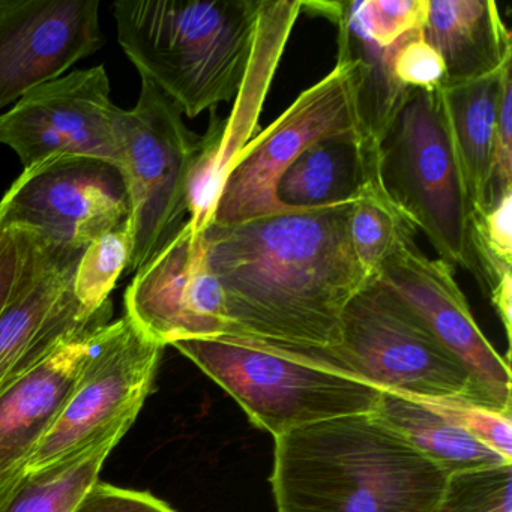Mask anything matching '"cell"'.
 <instances>
[{
	"mask_svg": "<svg viewBox=\"0 0 512 512\" xmlns=\"http://www.w3.org/2000/svg\"><path fill=\"white\" fill-rule=\"evenodd\" d=\"M359 82L358 62L338 56L325 79L302 92L274 124L250 140L224 181L212 223H239L289 211L278 202L275 188L296 158L326 137L359 134Z\"/></svg>",
	"mask_w": 512,
	"mask_h": 512,
	"instance_id": "ba28073f",
	"label": "cell"
},
{
	"mask_svg": "<svg viewBox=\"0 0 512 512\" xmlns=\"http://www.w3.org/2000/svg\"><path fill=\"white\" fill-rule=\"evenodd\" d=\"M131 259V236L127 223L104 233L88 245L77 263L74 295L85 310L98 313L112 305L113 290Z\"/></svg>",
	"mask_w": 512,
	"mask_h": 512,
	"instance_id": "d4e9b609",
	"label": "cell"
},
{
	"mask_svg": "<svg viewBox=\"0 0 512 512\" xmlns=\"http://www.w3.org/2000/svg\"><path fill=\"white\" fill-rule=\"evenodd\" d=\"M20 265V247L16 232L0 230V310L4 308Z\"/></svg>",
	"mask_w": 512,
	"mask_h": 512,
	"instance_id": "d6a6232c",
	"label": "cell"
},
{
	"mask_svg": "<svg viewBox=\"0 0 512 512\" xmlns=\"http://www.w3.org/2000/svg\"><path fill=\"white\" fill-rule=\"evenodd\" d=\"M350 242L356 259L371 278L401 242L415 238V227L389 200L380 182H368L353 203L349 221Z\"/></svg>",
	"mask_w": 512,
	"mask_h": 512,
	"instance_id": "cb8c5ba5",
	"label": "cell"
},
{
	"mask_svg": "<svg viewBox=\"0 0 512 512\" xmlns=\"http://www.w3.org/2000/svg\"><path fill=\"white\" fill-rule=\"evenodd\" d=\"M491 302L499 313L505 326L506 337L511 340L512 323V274L505 275L500 283L490 292Z\"/></svg>",
	"mask_w": 512,
	"mask_h": 512,
	"instance_id": "836d02e7",
	"label": "cell"
},
{
	"mask_svg": "<svg viewBox=\"0 0 512 512\" xmlns=\"http://www.w3.org/2000/svg\"><path fill=\"white\" fill-rule=\"evenodd\" d=\"M11 230L19 239L20 265L0 310V386L113 317V304L91 313L74 295L83 251L56 247L29 230Z\"/></svg>",
	"mask_w": 512,
	"mask_h": 512,
	"instance_id": "30bf717a",
	"label": "cell"
},
{
	"mask_svg": "<svg viewBox=\"0 0 512 512\" xmlns=\"http://www.w3.org/2000/svg\"><path fill=\"white\" fill-rule=\"evenodd\" d=\"M376 278L403 299L469 371L482 404L512 415L509 364L473 319L466 296L455 281L454 268L442 259L425 256L415 238H410L385 260Z\"/></svg>",
	"mask_w": 512,
	"mask_h": 512,
	"instance_id": "4fadbf2b",
	"label": "cell"
},
{
	"mask_svg": "<svg viewBox=\"0 0 512 512\" xmlns=\"http://www.w3.org/2000/svg\"><path fill=\"white\" fill-rule=\"evenodd\" d=\"M356 11L368 37L389 47L424 29L428 0H356Z\"/></svg>",
	"mask_w": 512,
	"mask_h": 512,
	"instance_id": "83f0119b",
	"label": "cell"
},
{
	"mask_svg": "<svg viewBox=\"0 0 512 512\" xmlns=\"http://www.w3.org/2000/svg\"><path fill=\"white\" fill-rule=\"evenodd\" d=\"M98 0H0V115L103 47Z\"/></svg>",
	"mask_w": 512,
	"mask_h": 512,
	"instance_id": "9a60e30c",
	"label": "cell"
},
{
	"mask_svg": "<svg viewBox=\"0 0 512 512\" xmlns=\"http://www.w3.org/2000/svg\"><path fill=\"white\" fill-rule=\"evenodd\" d=\"M353 203L203 230L223 290L227 335L299 349L337 343L344 310L373 280L350 242Z\"/></svg>",
	"mask_w": 512,
	"mask_h": 512,
	"instance_id": "6da1fadb",
	"label": "cell"
},
{
	"mask_svg": "<svg viewBox=\"0 0 512 512\" xmlns=\"http://www.w3.org/2000/svg\"><path fill=\"white\" fill-rule=\"evenodd\" d=\"M124 434L106 437L79 454L26 472L0 499V512H74L100 481L101 469Z\"/></svg>",
	"mask_w": 512,
	"mask_h": 512,
	"instance_id": "603a6c76",
	"label": "cell"
},
{
	"mask_svg": "<svg viewBox=\"0 0 512 512\" xmlns=\"http://www.w3.org/2000/svg\"><path fill=\"white\" fill-rule=\"evenodd\" d=\"M322 352L380 391L484 406L469 371L421 317L377 278L349 302L337 343Z\"/></svg>",
	"mask_w": 512,
	"mask_h": 512,
	"instance_id": "8992f818",
	"label": "cell"
},
{
	"mask_svg": "<svg viewBox=\"0 0 512 512\" xmlns=\"http://www.w3.org/2000/svg\"><path fill=\"white\" fill-rule=\"evenodd\" d=\"M374 413L448 475L512 463L427 401L382 391Z\"/></svg>",
	"mask_w": 512,
	"mask_h": 512,
	"instance_id": "44dd1931",
	"label": "cell"
},
{
	"mask_svg": "<svg viewBox=\"0 0 512 512\" xmlns=\"http://www.w3.org/2000/svg\"><path fill=\"white\" fill-rule=\"evenodd\" d=\"M128 217L121 170L92 158H58L25 169L0 199V230H29L79 253Z\"/></svg>",
	"mask_w": 512,
	"mask_h": 512,
	"instance_id": "8fae6325",
	"label": "cell"
},
{
	"mask_svg": "<svg viewBox=\"0 0 512 512\" xmlns=\"http://www.w3.org/2000/svg\"><path fill=\"white\" fill-rule=\"evenodd\" d=\"M104 326L73 338L40 364L0 386V499L25 475Z\"/></svg>",
	"mask_w": 512,
	"mask_h": 512,
	"instance_id": "e0dca14e",
	"label": "cell"
},
{
	"mask_svg": "<svg viewBox=\"0 0 512 512\" xmlns=\"http://www.w3.org/2000/svg\"><path fill=\"white\" fill-rule=\"evenodd\" d=\"M304 8L316 11L337 25L338 56L355 59L359 64L361 82L356 98L359 137L367 160L377 170L380 143L412 92L398 82L394 73L395 53L407 35L389 47L374 43L362 28L356 0L302 2V10Z\"/></svg>",
	"mask_w": 512,
	"mask_h": 512,
	"instance_id": "ac0fdd59",
	"label": "cell"
},
{
	"mask_svg": "<svg viewBox=\"0 0 512 512\" xmlns=\"http://www.w3.org/2000/svg\"><path fill=\"white\" fill-rule=\"evenodd\" d=\"M119 113L104 65L68 71L35 86L0 115V145L16 152L23 170L58 158L118 167Z\"/></svg>",
	"mask_w": 512,
	"mask_h": 512,
	"instance_id": "7c38bea8",
	"label": "cell"
},
{
	"mask_svg": "<svg viewBox=\"0 0 512 512\" xmlns=\"http://www.w3.org/2000/svg\"><path fill=\"white\" fill-rule=\"evenodd\" d=\"M503 65L496 73L481 79L440 88L473 211L485 206L488 170L502 97Z\"/></svg>",
	"mask_w": 512,
	"mask_h": 512,
	"instance_id": "7402d4cb",
	"label": "cell"
},
{
	"mask_svg": "<svg viewBox=\"0 0 512 512\" xmlns=\"http://www.w3.org/2000/svg\"><path fill=\"white\" fill-rule=\"evenodd\" d=\"M368 182H379V175L352 131L305 149L283 173L275 194L287 209L328 208L356 202Z\"/></svg>",
	"mask_w": 512,
	"mask_h": 512,
	"instance_id": "ffe728a7",
	"label": "cell"
},
{
	"mask_svg": "<svg viewBox=\"0 0 512 512\" xmlns=\"http://www.w3.org/2000/svg\"><path fill=\"white\" fill-rule=\"evenodd\" d=\"M449 475L376 413L275 439L278 512H434Z\"/></svg>",
	"mask_w": 512,
	"mask_h": 512,
	"instance_id": "7a4b0ae2",
	"label": "cell"
},
{
	"mask_svg": "<svg viewBox=\"0 0 512 512\" xmlns=\"http://www.w3.org/2000/svg\"><path fill=\"white\" fill-rule=\"evenodd\" d=\"M379 182L443 262L476 278L473 205L461 172L442 89H412L380 143Z\"/></svg>",
	"mask_w": 512,
	"mask_h": 512,
	"instance_id": "5b68a950",
	"label": "cell"
},
{
	"mask_svg": "<svg viewBox=\"0 0 512 512\" xmlns=\"http://www.w3.org/2000/svg\"><path fill=\"white\" fill-rule=\"evenodd\" d=\"M512 58L503 65L502 97L497 116L496 136L488 170L485 206L496 205L506 194L512 193Z\"/></svg>",
	"mask_w": 512,
	"mask_h": 512,
	"instance_id": "f546056e",
	"label": "cell"
},
{
	"mask_svg": "<svg viewBox=\"0 0 512 512\" xmlns=\"http://www.w3.org/2000/svg\"><path fill=\"white\" fill-rule=\"evenodd\" d=\"M472 248L476 280L491 292L512 274V193L496 205L473 211Z\"/></svg>",
	"mask_w": 512,
	"mask_h": 512,
	"instance_id": "484cf974",
	"label": "cell"
},
{
	"mask_svg": "<svg viewBox=\"0 0 512 512\" xmlns=\"http://www.w3.org/2000/svg\"><path fill=\"white\" fill-rule=\"evenodd\" d=\"M74 512H176L169 503L148 491L116 487L98 481Z\"/></svg>",
	"mask_w": 512,
	"mask_h": 512,
	"instance_id": "1f68e13d",
	"label": "cell"
},
{
	"mask_svg": "<svg viewBox=\"0 0 512 512\" xmlns=\"http://www.w3.org/2000/svg\"><path fill=\"white\" fill-rule=\"evenodd\" d=\"M268 0H119L122 52L187 118L238 97Z\"/></svg>",
	"mask_w": 512,
	"mask_h": 512,
	"instance_id": "3957f363",
	"label": "cell"
},
{
	"mask_svg": "<svg viewBox=\"0 0 512 512\" xmlns=\"http://www.w3.org/2000/svg\"><path fill=\"white\" fill-rule=\"evenodd\" d=\"M424 38L445 64L442 88L496 73L512 58L511 32L493 0H428Z\"/></svg>",
	"mask_w": 512,
	"mask_h": 512,
	"instance_id": "d6986e66",
	"label": "cell"
},
{
	"mask_svg": "<svg viewBox=\"0 0 512 512\" xmlns=\"http://www.w3.org/2000/svg\"><path fill=\"white\" fill-rule=\"evenodd\" d=\"M125 316L161 346L229 334L223 290L209 266L205 235L185 221L136 271L125 292Z\"/></svg>",
	"mask_w": 512,
	"mask_h": 512,
	"instance_id": "5bb4252c",
	"label": "cell"
},
{
	"mask_svg": "<svg viewBox=\"0 0 512 512\" xmlns=\"http://www.w3.org/2000/svg\"><path fill=\"white\" fill-rule=\"evenodd\" d=\"M272 436L338 416L376 412L382 391L322 350L250 338H190L172 344Z\"/></svg>",
	"mask_w": 512,
	"mask_h": 512,
	"instance_id": "277c9868",
	"label": "cell"
},
{
	"mask_svg": "<svg viewBox=\"0 0 512 512\" xmlns=\"http://www.w3.org/2000/svg\"><path fill=\"white\" fill-rule=\"evenodd\" d=\"M163 350L127 316L104 326L26 472L67 460L106 437L125 436L151 392Z\"/></svg>",
	"mask_w": 512,
	"mask_h": 512,
	"instance_id": "9c48e42d",
	"label": "cell"
},
{
	"mask_svg": "<svg viewBox=\"0 0 512 512\" xmlns=\"http://www.w3.org/2000/svg\"><path fill=\"white\" fill-rule=\"evenodd\" d=\"M301 11L302 0L266 2L256 53L238 94V109L235 107L227 121L215 119L212 122L208 133L203 136L202 149L191 170L187 223L196 232H203L214 220L215 206L224 181L236 157L257 130V116L262 112L269 83Z\"/></svg>",
	"mask_w": 512,
	"mask_h": 512,
	"instance_id": "2e32d148",
	"label": "cell"
},
{
	"mask_svg": "<svg viewBox=\"0 0 512 512\" xmlns=\"http://www.w3.org/2000/svg\"><path fill=\"white\" fill-rule=\"evenodd\" d=\"M434 512H512V463L449 475Z\"/></svg>",
	"mask_w": 512,
	"mask_h": 512,
	"instance_id": "4316f807",
	"label": "cell"
},
{
	"mask_svg": "<svg viewBox=\"0 0 512 512\" xmlns=\"http://www.w3.org/2000/svg\"><path fill=\"white\" fill-rule=\"evenodd\" d=\"M119 170L130 200L128 274L145 266L184 226L188 185L203 136L187 127L179 107L142 79L139 100L116 122Z\"/></svg>",
	"mask_w": 512,
	"mask_h": 512,
	"instance_id": "52a82bcc",
	"label": "cell"
},
{
	"mask_svg": "<svg viewBox=\"0 0 512 512\" xmlns=\"http://www.w3.org/2000/svg\"><path fill=\"white\" fill-rule=\"evenodd\" d=\"M463 427L470 436L512 461V421L508 413L464 400H424Z\"/></svg>",
	"mask_w": 512,
	"mask_h": 512,
	"instance_id": "f1b7e54d",
	"label": "cell"
},
{
	"mask_svg": "<svg viewBox=\"0 0 512 512\" xmlns=\"http://www.w3.org/2000/svg\"><path fill=\"white\" fill-rule=\"evenodd\" d=\"M394 73L398 82L409 89L437 91L446 79L445 64L437 50L427 43L422 31L407 35L394 58Z\"/></svg>",
	"mask_w": 512,
	"mask_h": 512,
	"instance_id": "4dcf8cb0",
	"label": "cell"
}]
</instances>
